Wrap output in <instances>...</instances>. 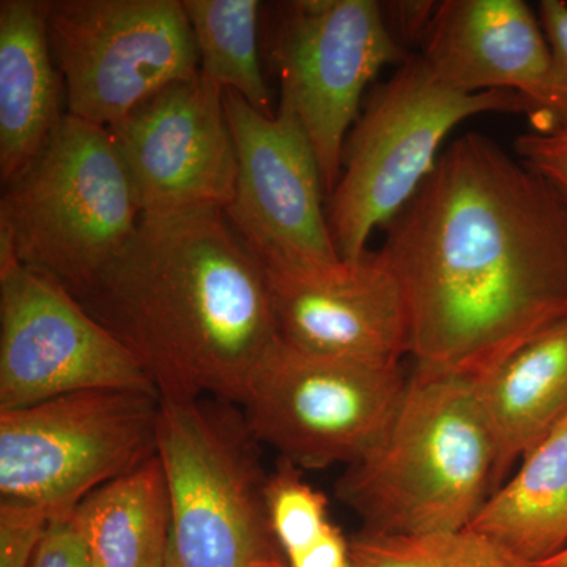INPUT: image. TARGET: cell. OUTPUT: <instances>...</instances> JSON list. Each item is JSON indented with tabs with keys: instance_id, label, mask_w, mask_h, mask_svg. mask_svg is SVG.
Masks as SVG:
<instances>
[{
	"instance_id": "4",
	"label": "cell",
	"mask_w": 567,
	"mask_h": 567,
	"mask_svg": "<svg viewBox=\"0 0 567 567\" xmlns=\"http://www.w3.org/2000/svg\"><path fill=\"white\" fill-rule=\"evenodd\" d=\"M3 186L0 237L18 262L73 297L99 278L140 224L110 130L70 114Z\"/></svg>"
},
{
	"instance_id": "16",
	"label": "cell",
	"mask_w": 567,
	"mask_h": 567,
	"mask_svg": "<svg viewBox=\"0 0 567 567\" xmlns=\"http://www.w3.org/2000/svg\"><path fill=\"white\" fill-rule=\"evenodd\" d=\"M494 446L492 492L567 416V320L472 379Z\"/></svg>"
},
{
	"instance_id": "26",
	"label": "cell",
	"mask_w": 567,
	"mask_h": 567,
	"mask_svg": "<svg viewBox=\"0 0 567 567\" xmlns=\"http://www.w3.org/2000/svg\"><path fill=\"white\" fill-rule=\"evenodd\" d=\"M31 567H95L71 513L52 517Z\"/></svg>"
},
{
	"instance_id": "23",
	"label": "cell",
	"mask_w": 567,
	"mask_h": 567,
	"mask_svg": "<svg viewBox=\"0 0 567 567\" xmlns=\"http://www.w3.org/2000/svg\"><path fill=\"white\" fill-rule=\"evenodd\" d=\"M539 21L550 48L546 100L532 118L536 133L567 134V2L543 0Z\"/></svg>"
},
{
	"instance_id": "18",
	"label": "cell",
	"mask_w": 567,
	"mask_h": 567,
	"mask_svg": "<svg viewBox=\"0 0 567 567\" xmlns=\"http://www.w3.org/2000/svg\"><path fill=\"white\" fill-rule=\"evenodd\" d=\"M470 528L539 563L567 547V416L492 492Z\"/></svg>"
},
{
	"instance_id": "17",
	"label": "cell",
	"mask_w": 567,
	"mask_h": 567,
	"mask_svg": "<svg viewBox=\"0 0 567 567\" xmlns=\"http://www.w3.org/2000/svg\"><path fill=\"white\" fill-rule=\"evenodd\" d=\"M48 7L0 2V175L7 183L65 117V85L52 55Z\"/></svg>"
},
{
	"instance_id": "29",
	"label": "cell",
	"mask_w": 567,
	"mask_h": 567,
	"mask_svg": "<svg viewBox=\"0 0 567 567\" xmlns=\"http://www.w3.org/2000/svg\"><path fill=\"white\" fill-rule=\"evenodd\" d=\"M539 567H567V547L565 550L559 551L555 557L546 559V561L539 563Z\"/></svg>"
},
{
	"instance_id": "3",
	"label": "cell",
	"mask_w": 567,
	"mask_h": 567,
	"mask_svg": "<svg viewBox=\"0 0 567 567\" xmlns=\"http://www.w3.org/2000/svg\"><path fill=\"white\" fill-rule=\"evenodd\" d=\"M494 465L472 379L415 369L385 435L347 466L336 495L369 535L454 532L492 494Z\"/></svg>"
},
{
	"instance_id": "11",
	"label": "cell",
	"mask_w": 567,
	"mask_h": 567,
	"mask_svg": "<svg viewBox=\"0 0 567 567\" xmlns=\"http://www.w3.org/2000/svg\"><path fill=\"white\" fill-rule=\"evenodd\" d=\"M84 391L156 394L136 357L78 298L0 238V410Z\"/></svg>"
},
{
	"instance_id": "8",
	"label": "cell",
	"mask_w": 567,
	"mask_h": 567,
	"mask_svg": "<svg viewBox=\"0 0 567 567\" xmlns=\"http://www.w3.org/2000/svg\"><path fill=\"white\" fill-rule=\"evenodd\" d=\"M409 377L375 364L278 342L254 372L244 410L259 445L300 470L350 466L368 456L398 412Z\"/></svg>"
},
{
	"instance_id": "6",
	"label": "cell",
	"mask_w": 567,
	"mask_h": 567,
	"mask_svg": "<svg viewBox=\"0 0 567 567\" xmlns=\"http://www.w3.org/2000/svg\"><path fill=\"white\" fill-rule=\"evenodd\" d=\"M491 112L529 115V104L514 92L453 91L420 54L409 55L375 89L347 136L328 212L339 257L360 259L377 227H385L432 174L450 133Z\"/></svg>"
},
{
	"instance_id": "9",
	"label": "cell",
	"mask_w": 567,
	"mask_h": 567,
	"mask_svg": "<svg viewBox=\"0 0 567 567\" xmlns=\"http://www.w3.org/2000/svg\"><path fill=\"white\" fill-rule=\"evenodd\" d=\"M48 33L66 114L103 128L167 85L200 74L181 0H54Z\"/></svg>"
},
{
	"instance_id": "10",
	"label": "cell",
	"mask_w": 567,
	"mask_h": 567,
	"mask_svg": "<svg viewBox=\"0 0 567 567\" xmlns=\"http://www.w3.org/2000/svg\"><path fill=\"white\" fill-rule=\"evenodd\" d=\"M274 61L281 96L303 126L331 197L347 136L380 70L409 58L375 0H298L279 7Z\"/></svg>"
},
{
	"instance_id": "27",
	"label": "cell",
	"mask_w": 567,
	"mask_h": 567,
	"mask_svg": "<svg viewBox=\"0 0 567 567\" xmlns=\"http://www.w3.org/2000/svg\"><path fill=\"white\" fill-rule=\"evenodd\" d=\"M439 2H390L383 7L388 25L394 37L399 35L410 39L417 37L423 40L427 31L429 22L434 17Z\"/></svg>"
},
{
	"instance_id": "20",
	"label": "cell",
	"mask_w": 567,
	"mask_h": 567,
	"mask_svg": "<svg viewBox=\"0 0 567 567\" xmlns=\"http://www.w3.org/2000/svg\"><path fill=\"white\" fill-rule=\"evenodd\" d=\"M200 59V74L274 117L259 51L257 0H183Z\"/></svg>"
},
{
	"instance_id": "19",
	"label": "cell",
	"mask_w": 567,
	"mask_h": 567,
	"mask_svg": "<svg viewBox=\"0 0 567 567\" xmlns=\"http://www.w3.org/2000/svg\"><path fill=\"white\" fill-rule=\"evenodd\" d=\"M95 567H167L171 503L158 456L103 487L71 513Z\"/></svg>"
},
{
	"instance_id": "2",
	"label": "cell",
	"mask_w": 567,
	"mask_h": 567,
	"mask_svg": "<svg viewBox=\"0 0 567 567\" xmlns=\"http://www.w3.org/2000/svg\"><path fill=\"white\" fill-rule=\"evenodd\" d=\"M74 298L136 357L159 401L240 406L281 341L264 265L216 208L141 215Z\"/></svg>"
},
{
	"instance_id": "24",
	"label": "cell",
	"mask_w": 567,
	"mask_h": 567,
	"mask_svg": "<svg viewBox=\"0 0 567 567\" xmlns=\"http://www.w3.org/2000/svg\"><path fill=\"white\" fill-rule=\"evenodd\" d=\"M54 514L17 499H0V567H31Z\"/></svg>"
},
{
	"instance_id": "28",
	"label": "cell",
	"mask_w": 567,
	"mask_h": 567,
	"mask_svg": "<svg viewBox=\"0 0 567 567\" xmlns=\"http://www.w3.org/2000/svg\"><path fill=\"white\" fill-rule=\"evenodd\" d=\"M290 567H353L350 543L333 527L316 546L289 559Z\"/></svg>"
},
{
	"instance_id": "21",
	"label": "cell",
	"mask_w": 567,
	"mask_h": 567,
	"mask_svg": "<svg viewBox=\"0 0 567 567\" xmlns=\"http://www.w3.org/2000/svg\"><path fill=\"white\" fill-rule=\"evenodd\" d=\"M353 567H539L466 527L420 536L361 533L350 540Z\"/></svg>"
},
{
	"instance_id": "7",
	"label": "cell",
	"mask_w": 567,
	"mask_h": 567,
	"mask_svg": "<svg viewBox=\"0 0 567 567\" xmlns=\"http://www.w3.org/2000/svg\"><path fill=\"white\" fill-rule=\"evenodd\" d=\"M158 395L84 391L0 410V495L55 516L156 454Z\"/></svg>"
},
{
	"instance_id": "22",
	"label": "cell",
	"mask_w": 567,
	"mask_h": 567,
	"mask_svg": "<svg viewBox=\"0 0 567 567\" xmlns=\"http://www.w3.org/2000/svg\"><path fill=\"white\" fill-rule=\"evenodd\" d=\"M265 505L271 533L287 559L316 546L334 527L324 495L306 483L300 468L289 462L279 461L267 476Z\"/></svg>"
},
{
	"instance_id": "12",
	"label": "cell",
	"mask_w": 567,
	"mask_h": 567,
	"mask_svg": "<svg viewBox=\"0 0 567 567\" xmlns=\"http://www.w3.org/2000/svg\"><path fill=\"white\" fill-rule=\"evenodd\" d=\"M224 107L237 155L224 215L235 234L265 268L341 262L323 210L319 162L297 115L279 104L268 117L230 91H224Z\"/></svg>"
},
{
	"instance_id": "1",
	"label": "cell",
	"mask_w": 567,
	"mask_h": 567,
	"mask_svg": "<svg viewBox=\"0 0 567 567\" xmlns=\"http://www.w3.org/2000/svg\"><path fill=\"white\" fill-rule=\"evenodd\" d=\"M383 229L416 371L475 379L567 320V203L484 134L454 141Z\"/></svg>"
},
{
	"instance_id": "14",
	"label": "cell",
	"mask_w": 567,
	"mask_h": 567,
	"mask_svg": "<svg viewBox=\"0 0 567 567\" xmlns=\"http://www.w3.org/2000/svg\"><path fill=\"white\" fill-rule=\"evenodd\" d=\"M265 274L287 344L375 364H401L409 357L404 295L379 251L327 267L265 268Z\"/></svg>"
},
{
	"instance_id": "5",
	"label": "cell",
	"mask_w": 567,
	"mask_h": 567,
	"mask_svg": "<svg viewBox=\"0 0 567 567\" xmlns=\"http://www.w3.org/2000/svg\"><path fill=\"white\" fill-rule=\"evenodd\" d=\"M233 404L159 405L156 456L171 503L167 567H284L265 505L259 443Z\"/></svg>"
},
{
	"instance_id": "13",
	"label": "cell",
	"mask_w": 567,
	"mask_h": 567,
	"mask_svg": "<svg viewBox=\"0 0 567 567\" xmlns=\"http://www.w3.org/2000/svg\"><path fill=\"white\" fill-rule=\"evenodd\" d=\"M110 130L141 215L226 210L237 155L224 91L204 74L145 100Z\"/></svg>"
},
{
	"instance_id": "15",
	"label": "cell",
	"mask_w": 567,
	"mask_h": 567,
	"mask_svg": "<svg viewBox=\"0 0 567 567\" xmlns=\"http://www.w3.org/2000/svg\"><path fill=\"white\" fill-rule=\"evenodd\" d=\"M420 55L436 80L461 93L514 92L535 117L546 100L550 48L522 0H445L429 22Z\"/></svg>"
},
{
	"instance_id": "25",
	"label": "cell",
	"mask_w": 567,
	"mask_h": 567,
	"mask_svg": "<svg viewBox=\"0 0 567 567\" xmlns=\"http://www.w3.org/2000/svg\"><path fill=\"white\" fill-rule=\"evenodd\" d=\"M514 148L518 159L550 183L567 203V134H524Z\"/></svg>"
}]
</instances>
